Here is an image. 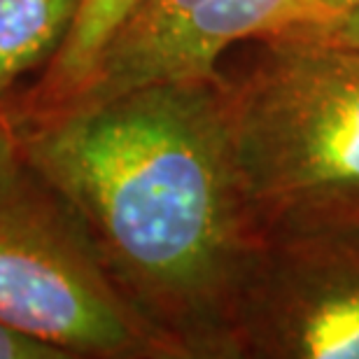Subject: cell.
<instances>
[{
	"label": "cell",
	"instance_id": "obj_5",
	"mask_svg": "<svg viewBox=\"0 0 359 359\" xmlns=\"http://www.w3.org/2000/svg\"><path fill=\"white\" fill-rule=\"evenodd\" d=\"M297 5L299 0H142L61 112L140 84L210 75L229 49L287 31Z\"/></svg>",
	"mask_w": 359,
	"mask_h": 359
},
{
	"label": "cell",
	"instance_id": "obj_8",
	"mask_svg": "<svg viewBox=\"0 0 359 359\" xmlns=\"http://www.w3.org/2000/svg\"><path fill=\"white\" fill-rule=\"evenodd\" d=\"M278 38H292V40H306V42H320V45H334V47H355L359 49V7L353 12L343 14L341 19L327 21V24L304 28L278 35Z\"/></svg>",
	"mask_w": 359,
	"mask_h": 359
},
{
	"label": "cell",
	"instance_id": "obj_7",
	"mask_svg": "<svg viewBox=\"0 0 359 359\" xmlns=\"http://www.w3.org/2000/svg\"><path fill=\"white\" fill-rule=\"evenodd\" d=\"M84 0H0V105L66 45ZM35 75V77H38Z\"/></svg>",
	"mask_w": 359,
	"mask_h": 359
},
{
	"label": "cell",
	"instance_id": "obj_11",
	"mask_svg": "<svg viewBox=\"0 0 359 359\" xmlns=\"http://www.w3.org/2000/svg\"><path fill=\"white\" fill-rule=\"evenodd\" d=\"M0 359H66L56 350L0 325Z\"/></svg>",
	"mask_w": 359,
	"mask_h": 359
},
{
	"label": "cell",
	"instance_id": "obj_2",
	"mask_svg": "<svg viewBox=\"0 0 359 359\" xmlns=\"http://www.w3.org/2000/svg\"><path fill=\"white\" fill-rule=\"evenodd\" d=\"M217 70L250 238L359 231V49L264 38Z\"/></svg>",
	"mask_w": 359,
	"mask_h": 359
},
{
	"label": "cell",
	"instance_id": "obj_3",
	"mask_svg": "<svg viewBox=\"0 0 359 359\" xmlns=\"http://www.w3.org/2000/svg\"><path fill=\"white\" fill-rule=\"evenodd\" d=\"M0 325L66 359H177L121 297L66 201L26 163L0 191Z\"/></svg>",
	"mask_w": 359,
	"mask_h": 359
},
{
	"label": "cell",
	"instance_id": "obj_6",
	"mask_svg": "<svg viewBox=\"0 0 359 359\" xmlns=\"http://www.w3.org/2000/svg\"><path fill=\"white\" fill-rule=\"evenodd\" d=\"M140 3L142 0H84L61 52L5 105L17 128L54 117L82 91L100 54Z\"/></svg>",
	"mask_w": 359,
	"mask_h": 359
},
{
	"label": "cell",
	"instance_id": "obj_1",
	"mask_svg": "<svg viewBox=\"0 0 359 359\" xmlns=\"http://www.w3.org/2000/svg\"><path fill=\"white\" fill-rule=\"evenodd\" d=\"M24 163L177 359H236L259 245L236 187L219 70L161 80L19 128Z\"/></svg>",
	"mask_w": 359,
	"mask_h": 359
},
{
	"label": "cell",
	"instance_id": "obj_10",
	"mask_svg": "<svg viewBox=\"0 0 359 359\" xmlns=\"http://www.w3.org/2000/svg\"><path fill=\"white\" fill-rule=\"evenodd\" d=\"M357 7H359V0H299L297 19H294V24L280 35L304 31V28H313V26L327 24V21L341 19L343 14L357 10ZM273 38H278V35H273Z\"/></svg>",
	"mask_w": 359,
	"mask_h": 359
},
{
	"label": "cell",
	"instance_id": "obj_9",
	"mask_svg": "<svg viewBox=\"0 0 359 359\" xmlns=\"http://www.w3.org/2000/svg\"><path fill=\"white\" fill-rule=\"evenodd\" d=\"M24 170V154H21V135L10 112L0 105V191L12 184Z\"/></svg>",
	"mask_w": 359,
	"mask_h": 359
},
{
	"label": "cell",
	"instance_id": "obj_4",
	"mask_svg": "<svg viewBox=\"0 0 359 359\" xmlns=\"http://www.w3.org/2000/svg\"><path fill=\"white\" fill-rule=\"evenodd\" d=\"M236 359H359V231L259 248L241 297Z\"/></svg>",
	"mask_w": 359,
	"mask_h": 359
}]
</instances>
